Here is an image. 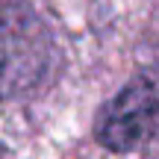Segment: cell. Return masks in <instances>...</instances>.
Segmentation results:
<instances>
[{
  "mask_svg": "<svg viewBox=\"0 0 159 159\" xmlns=\"http://www.w3.org/2000/svg\"><path fill=\"white\" fill-rule=\"evenodd\" d=\"M159 133V68H144L100 106L94 139L106 150L127 153Z\"/></svg>",
  "mask_w": 159,
  "mask_h": 159,
  "instance_id": "7a4b0ae2",
  "label": "cell"
},
{
  "mask_svg": "<svg viewBox=\"0 0 159 159\" xmlns=\"http://www.w3.org/2000/svg\"><path fill=\"white\" fill-rule=\"evenodd\" d=\"M59 50L47 21L27 0L0 3V100H21L47 85Z\"/></svg>",
  "mask_w": 159,
  "mask_h": 159,
  "instance_id": "6da1fadb",
  "label": "cell"
}]
</instances>
